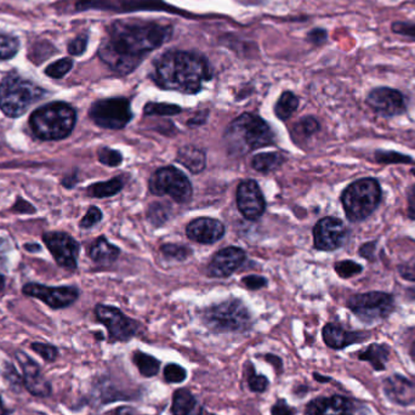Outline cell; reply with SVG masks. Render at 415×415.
Here are the masks:
<instances>
[{
  "instance_id": "obj_33",
  "label": "cell",
  "mask_w": 415,
  "mask_h": 415,
  "mask_svg": "<svg viewBox=\"0 0 415 415\" xmlns=\"http://www.w3.org/2000/svg\"><path fill=\"white\" fill-rule=\"evenodd\" d=\"M163 377L168 384H181L187 379V370L176 363H169L164 367Z\"/></svg>"
},
{
  "instance_id": "obj_48",
  "label": "cell",
  "mask_w": 415,
  "mask_h": 415,
  "mask_svg": "<svg viewBox=\"0 0 415 415\" xmlns=\"http://www.w3.org/2000/svg\"><path fill=\"white\" fill-rule=\"evenodd\" d=\"M399 271L403 278L415 282V258L410 259V261L401 265Z\"/></svg>"
},
{
  "instance_id": "obj_5",
  "label": "cell",
  "mask_w": 415,
  "mask_h": 415,
  "mask_svg": "<svg viewBox=\"0 0 415 415\" xmlns=\"http://www.w3.org/2000/svg\"><path fill=\"white\" fill-rule=\"evenodd\" d=\"M45 95V90L17 73L6 74L0 83V108L4 115L17 118Z\"/></svg>"
},
{
  "instance_id": "obj_49",
  "label": "cell",
  "mask_w": 415,
  "mask_h": 415,
  "mask_svg": "<svg viewBox=\"0 0 415 415\" xmlns=\"http://www.w3.org/2000/svg\"><path fill=\"white\" fill-rule=\"evenodd\" d=\"M307 39L315 45H321L327 40V32L322 28H315L307 34Z\"/></svg>"
},
{
  "instance_id": "obj_16",
  "label": "cell",
  "mask_w": 415,
  "mask_h": 415,
  "mask_svg": "<svg viewBox=\"0 0 415 415\" xmlns=\"http://www.w3.org/2000/svg\"><path fill=\"white\" fill-rule=\"evenodd\" d=\"M16 359L22 367L23 384L28 392L37 397H49L51 394V385L44 378L39 364L22 351L16 353Z\"/></svg>"
},
{
  "instance_id": "obj_35",
  "label": "cell",
  "mask_w": 415,
  "mask_h": 415,
  "mask_svg": "<svg viewBox=\"0 0 415 415\" xmlns=\"http://www.w3.org/2000/svg\"><path fill=\"white\" fill-rule=\"evenodd\" d=\"M72 67H73V60L72 58H61L56 62L51 63L50 66H47V69H45V74L49 75L50 78L61 79L69 73Z\"/></svg>"
},
{
  "instance_id": "obj_18",
  "label": "cell",
  "mask_w": 415,
  "mask_h": 415,
  "mask_svg": "<svg viewBox=\"0 0 415 415\" xmlns=\"http://www.w3.org/2000/svg\"><path fill=\"white\" fill-rule=\"evenodd\" d=\"M246 252L241 248L228 247L216 252L208 265V274L216 278H226L242 266Z\"/></svg>"
},
{
  "instance_id": "obj_17",
  "label": "cell",
  "mask_w": 415,
  "mask_h": 415,
  "mask_svg": "<svg viewBox=\"0 0 415 415\" xmlns=\"http://www.w3.org/2000/svg\"><path fill=\"white\" fill-rule=\"evenodd\" d=\"M367 102L380 116H399L405 110L403 95L400 91L390 88L372 90L367 97Z\"/></svg>"
},
{
  "instance_id": "obj_12",
  "label": "cell",
  "mask_w": 415,
  "mask_h": 415,
  "mask_svg": "<svg viewBox=\"0 0 415 415\" xmlns=\"http://www.w3.org/2000/svg\"><path fill=\"white\" fill-rule=\"evenodd\" d=\"M43 241L58 266L69 271L77 270L80 246L73 237L66 232H47L43 236Z\"/></svg>"
},
{
  "instance_id": "obj_37",
  "label": "cell",
  "mask_w": 415,
  "mask_h": 415,
  "mask_svg": "<svg viewBox=\"0 0 415 415\" xmlns=\"http://www.w3.org/2000/svg\"><path fill=\"white\" fill-rule=\"evenodd\" d=\"M170 206L162 204V203H153L148 208V219L154 226H162L164 222H167L170 213Z\"/></svg>"
},
{
  "instance_id": "obj_28",
  "label": "cell",
  "mask_w": 415,
  "mask_h": 415,
  "mask_svg": "<svg viewBox=\"0 0 415 415\" xmlns=\"http://www.w3.org/2000/svg\"><path fill=\"white\" fill-rule=\"evenodd\" d=\"M124 179L121 176H117L115 179L106 181V182H97L91 185L86 189V195L93 198H107L119 193L124 187Z\"/></svg>"
},
{
  "instance_id": "obj_63",
  "label": "cell",
  "mask_w": 415,
  "mask_h": 415,
  "mask_svg": "<svg viewBox=\"0 0 415 415\" xmlns=\"http://www.w3.org/2000/svg\"><path fill=\"white\" fill-rule=\"evenodd\" d=\"M412 173L414 174V175H415V169H414V170H413V171H412Z\"/></svg>"
},
{
  "instance_id": "obj_14",
  "label": "cell",
  "mask_w": 415,
  "mask_h": 415,
  "mask_svg": "<svg viewBox=\"0 0 415 415\" xmlns=\"http://www.w3.org/2000/svg\"><path fill=\"white\" fill-rule=\"evenodd\" d=\"M347 231L344 222L335 217H324L316 224L313 243L318 250L331 252L342 247L346 241Z\"/></svg>"
},
{
  "instance_id": "obj_11",
  "label": "cell",
  "mask_w": 415,
  "mask_h": 415,
  "mask_svg": "<svg viewBox=\"0 0 415 415\" xmlns=\"http://www.w3.org/2000/svg\"><path fill=\"white\" fill-rule=\"evenodd\" d=\"M95 316L108 331V340L115 342H126L137 337L140 331V323L124 315L119 309L113 306L99 304L95 307Z\"/></svg>"
},
{
  "instance_id": "obj_20",
  "label": "cell",
  "mask_w": 415,
  "mask_h": 415,
  "mask_svg": "<svg viewBox=\"0 0 415 415\" xmlns=\"http://www.w3.org/2000/svg\"><path fill=\"white\" fill-rule=\"evenodd\" d=\"M353 401L344 396L318 397L310 401L305 408V415H353Z\"/></svg>"
},
{
  "instance_id": "obj_30",
  "label": "cell",
  "mask_w": 415,
  "mask_h": 415,
  "mask_svg": "<svg viewBox=\"0 0 415 415\" xmlns=\"http://www.w3.org/2000/svg\"><path fill=\"white\" fill-rule=\"evenodd\" d=\"M284 158L276 152L260 153L252 158V167L260 173H270L283 164Z\"/></svg>"
},
{
  "instance_id": "obj_45",
  "label": "cell",
  "mask_w": 415,
  "mask_h": 415,
  "mask_svg": "<svg viewBox=\"0 0 415 415\" xmlns=\"http://www.w3.org/2000/svg\"><path fill=\"white\" fill-rule=\"evenodd\" d=\"M88 45V37L86 36H79L69 44V53L73 56H79L84 53Z\"/></svg>"
},
{
  "instance_id": "obj_41",
  "label": "cell",
  "mask_w": 415,
  "mask_h": 415,
  "mask_svg": "<svg viewBox=\"0 0 415 415\" xmlns=\"http://www.w3.org/2000/svg\"><path fill=\"white\" fill-rule=\"evenodd\" d=\"M31 347L34 353H37L47 362H54L58 358V347L53 346V345L43 344V342H33Z\"/></svg>"
},
{
  "instance_id": "obj_50",
  "label": "cell",
  "mask_w": 415,
  "mask_h": 415,
  "mask_svg": "<svg viewBox=\"0 0 415 415\" xmlns=\"http://www.w3.org/2000/svg\"><path fill=\"white\" fill-rule=\"evenodd\" d=\"M394 32L396 33H400L403 36H410V37H415V26L414 25H410V23H394Z\"/></svg>"
},
{
  "instance_id": "obj_15",
  "label": "cell",
  "mask_w": 415,
  "mask_h": 415,
  "mask_svg": "<svg viewBox=\"0 0 415 415\" xmlns=\"http://www.w3.org/2000/svg\"><path fill=\"white\" fill-rule=\"evenodd\" d=\"M237 206L246 219L257 220L263 216L266 202L259 185L254 180L242 181L237 189Z\"/></svg>"
},
{
  "instance_id": "obj_54",
  "label": "cell",
  "mask_w": 415,
  "mask_h": 415,
  "mask_svg": "<svg viewBox=\"0 0 415 415\" xmlns=\"http://www.w3.org/2000/svg\"><path fill=\"white\" fill-rule=\"evenodd\" d=\"M374 250H375V242L368 243L361 248L359 254L362 255L363 258L373 259Z\"/></svg>"
},
{
  "instance_id": "obj_58",
  "label": "cell",
  "mask_w": 415,
  "mask_h": 415,
  "mask_svg": "<svg viewBox=\"0 0 415 415\" xmlns=\"http://www.w3.org/2000/svg\"><path fill=\"white\" fill-rule=\"evenodd\" d=\"M313 378L318 383H329L331 380V377H324V375H321V374L318 373H313Z\"/></svg>"
},
{
  "instance_id": "obj_53",
  "label": "cell",
  "mask_w": 415,
  "mask_h": 415,
  "mask_svg": "<svg viewBox=\"0 0 415 415\" xmlns=\"http://www.w3.org/2000/svg\"><path fill=\"white\" fill-rule=\"evenodd\" d=\"M265 359H266L270 364H272L274 368L277 369L278 372H281V370L283 369V362H282V359H281L278 356L272 355V353H268V355L265 356Z\"/></svg>"
},
{
  "instance_id": "obj_36",
  "label": "cell",
  "mask_w": 415,
  "mask_h": 415,
  "mask_svg": "<svg viewBox=\"0 0 415 415\" xmlns=\"http://www.w3.org/2000/svg\"><path fill=\"white\" fill-rule=\"evenodd\" d=\"M161 252L165 258L176 261H184L192 254V250L189 248L180 244H164L161 248Z\"/></svg>"
},
{
  "instance_id": "obj_4",
  "label": "cell",
  "mask_w": 415,
  "mask_h": 415,
  "mask_svg": "<svg viewBox=\"0 0 415 415\" xmlns=\"http://www.w3.org/2000/svg\"><path fill=\"white\" fill-rule=\"evenodd\" d=\"M77 113L64 102H50L34 110L29 118L33 134L44 141L63 140L73 132Z\"/></svg>"
},
{
  "instance_id": "obj_3",
  "label": "cell",
  "mask_w": 415,
  "mask_h": 415,
  "mask_svg": "<svg viewBox=\"0 0 415 415\" xmlns=\"http://www.w3.org/2000/svg\"><path fill=\"white\" fill-rule=\"evenodd\" d=\"M274 132L261 117L243 113L227 126L224 135L227 152L232 157H243L258 148L274 143Z\"/></svg>"
},
{
  "instance_id": "obj_19",
  "label": "cell",
  "mask_w": 415,
  "mask_h": 415,
  "mask_svg": "<svg viewBox=\"0 0 415 415\" xmlns=\"http://www.w3.org/2000/svg\"><path fill=\"white\" fill-rule=\"evenodd\" d=\"M189 239L200 244H214L225 235V226L221 221L211 217H198L186 227Z\"/></svg>"
},
{
  "instance_id": "obj_55",
  "label": "cell",
  "mask_w": 415,
  "mask_h": 415,
  "mask_svg": "<svg viewBox=\"0 0 415 415\" xmlns=\"http://www.w3.org/2000/svg\"><path fill=\"white\" fill-rule=\"evenodd\" d=\"M8 247H9V244H8L5 239H4V238H0V268H4L6 261H8V260H6Z\"/></svg>"
},
{
  "instance_id": "obj_26",
  "label": "cell",
  "mask_w": 415,
  "mask_h": 415,
  "mask_svg": "<svg viewBox=\"0 0 415 415\" xmlns=\"http://www.w3.org/2000/svg\"><path fill=\"white\" fill-rule=\"evenodd\" d=\"M390 350L386 345L372 344L358 353V359L368 362L375 370L383 372L389 361Z\"/></svg>"
},
{
  "instance_id": "obj_40",
  "label": "cell",
  "mask_w": 415,
  "mask_h": 415,
  "mask_svg": "<svg viewBox=\"0 0 415 415\" xmlns=\"http://www.w3.org/2000/svg\"><path fill=\"white\" fill-rule=\"evenodd\" d=\"M97 157L101 163L105 164L107 167H118L123 162L121 153L113 148H101L97 152Z\"/></svg>"
},
{
  "instance_id": "obj_7",
  "label": "cell",
  "mask_w": 415,
  "mask_h": 415,
  "mask_svg": "<svg viewBox=\"0 0 415 415\" xmlns=\"http://www.w3.org/2000/svg\"><path fill=\"white\" fill-rule=\"evenodd\" d=\"M381 200V189L374 179H362L350 185L342 195V203L348 220H364L372 215Z\"/></svg>"
},
{
  "instance_id": "obj_31",
  "label": "cell",
  "mask_w": 415,
  "mask_h": 415,
  "mask_svg": "<svg viewBox=\"0 0 415 415\" xmlns=\"http://www.w3.org/2000/svg\"><path fill=\"white\" fill-rule=\"evenodd\" d=\"M247 384L249 390L255 394H263L270 386V380L266 375L257 373L252 362H247Z\"/></svg>"
},
{
  "instance_id": "obj_39",
  "label": "cell",
  "mask_w": 415,
  "mask_h": 415,
  "mask_svg": "<svg viewBox=\"0 0 415 415\" xmlns=\"http://www.w3.org/2000/svg\"><path fill=\"white\" fill-rule=\"evenodd\" d=\"M335 272H337L342 278H350L356 274L362 272V266L359 263L351 261V260H345V261H339L335 263Z\"/></svg>"
},
{
  "instance_id": "obj_38",
  "label": "cell",
  "mask_w": 415,
  "mask_h": 415,
  "mask_svg": "<svg viewBox=\"0 0 415 415\" xmlns=\"http://www.w3.org/2000/svg\"><path fill=\"white\" fill-rule=\"evenodd\" d=\"M294 130L299 137H310L320 130V123L313 117H306L295 126Z\"/></svg>"
},
{
  "instance_id": "obj_51",
  "label": "cell",
  "mask_w": 415,
  "mask_h": 415,
  "mask_svg": "<svg viewBox=\"0 0 415 415\" xmlns=\"http://www.w3.org/2000/svg\"><path fill=\"white\" fill-rule=\"evenodd\" d=\"M408 216L415 220V186L408 191Z\"/></svg>"
},
{
  "instance_id": "obj_57",
  "label": "cell",
  "mask_w": 415,
  "mask_h": 415,
  "mask_svg": "<svg viewBox=\"0 0 415 415\" xmlns=\"http://www.w3.org/2000/svg\"><path fill=\"white\" fill-rule=\"evenodd\" d=\"M25 249L27 252H37L42 250V248L37 243H32V244H25Z\"/></svg>"
},
{
  "instance_id": "obj_25",
  "label": "cell",
  "mask_w": 415,
  "mask_h": 415,
  "mask_svg": "<svg viewBox=\"0 0 415 415\" xmlns=\"http://www.w3.org/2000/svg\"><path fill=\"white\" fill-rule=\"evenodd\" d=\"M176 161L189 169L191 173H202L206 165L205 152L200 147L187 145L180 148L176 156Z\"/></svg>"
},
{
  "instance_id": "obj_2",
  "label": "cell",
  "mask_w": 415,
  "mask_h": 415,
  "mask_svg": "<svg viewBox=\"0 0 415 415\" xmlns=\"http://www.w3.org/2000/svg\"><path fill=\"white\" fill-rule=\"evenodd\" d=\"M211 75V66L203 55L176 49L158 58L153 71V79L162 89L184 94H197Z\"/></svg>"
},
{
  "instance_id": "obj_23",
  "label": "cell",
  "mask_w": 415,
  "mask_h": 415,
  "mask_svg": "<svg viewBox=\"0 0 415 415\" xmlns=\"http://www.w3.org/2000/svg\"><path fill=\"white\" fill-rule=\"evenodd\" d=\"M170 412L173 415H203V407L195 394L182 388L174 392Z\"/></svg>"
},
{
  "instance_id": "obj_43",
  "label": "cell",
  "mask_w": 415,
  "mask_h": 415,
  "mask_svg": "<svg viewBox=\"0 0 415 415\" xmlns=\"http://www.w3.org/2000/svg\"><path fill=\"white\" fill-rule=\"evenodd\" d=\"M377 161L381 163H412L413 162L410 157H405L400 153L394 152L377 153Z\"/></svg>"
},
{
  "instance_id": "obj_27",
  "label": "cell",
  "mask_w": 415,
  "mask_h": 415,
  "mask_svg": "<svg viewBox=\"0 0 415 415\" xmlns=\"http://www.w3.org/2000/svg\"><path fill=\"white\" fill-rule=\"evenodd\" d=\"M132 363L137 366L139 373L141 374L143 378L156 377L161 369V361H158L152 355L142 353L139 350L132 353Z\"/></svg>"
},
{
  "instance_id": "obj_10",
  "label": "cell",
  "mask_w": 415,
  "mask_h": 415,
  "mask_svg": "<svg viewBox=\"0 0 415 415\" xmlns=\"http://www.w3.org/2000/svg\"><path fill=\"white\" fill-rule=\"evenodd\" d=\"M348 309L366 323L383 321L394 311L392 296L381 292H370L351 296L347 301Z\"/></svg>"
},
{
  "instance_id": "obj_9",
  "label": "cell",
  "mask_w": 415,
  "mask_h": 415,
  "mask_svg": "<svg viewBox=\"0 0 415 415\" xmlns=\"http://www.w3.org/2000/svg\"><path fill=\"white\" fill-rule=\"evenodd\" d=\"M89 116L102 129L121 130L132 119L130 102L126 97H112L96 101L90 107Z\"/></svg>"
},
{
  "instance_id": "obj_8",
  "label": "cell",
  "mask_w": 415,
  "mask_h": 415,
  "mask_svg": "<svg viewBox=\"0 0 415 415\" xmlns=\"http://www.w3.org/2000/svg\"><path fill=\"white\" fill-rule=\"evenodd\" d=\"M150 191L154 195H169L178 203H187L192 198V185L179 169L164 167L158 169L150 179Z\"/></svg>"
},
{
  "instance_id": "obj_29",
  "label": "cell",
  "mask_w": 415,
  "mask_h": 415,
  "mask_svg": "<svg viewBox=\"0 0 415 415\" xmlns=\"http://www.w3.org/2000/svg\"><path fill=\"white\" fill-rule=\"evenodd\" d=\"M299 107V99L292 91H284L274 106V113L281 121H287Z\"/></svg>"
},
{
  "instance_id": "obj_22",
  "label": "cell",
  "mask_w": 415,
  "mask_h": 415,
  "mask_svg": "<svg viewBox=\"0 0 415 415\" xmlns=\"http://www.w3.org/2000/svg\"><path fill=\"white\" fill-rule=\"evenodd\" d=\"M322 335L327 346L331 347L333 350H342L353 344L364 342L367 337V334L364 333L346 331L342 327L334 323H328L324 326Z\"/></svg>"
},
{
  "instance_id": "obj_21",
  "label": "cell",
  "mask_w": 415,
  "mask_h": 415,
  "mask_svg": "<svg viewBox=\"0 0 415 415\" xmlns=\"http://www.w3.org/2000/svg\"><path fill=\"white\" fill-rule=\"evenodd\" d=\"M384 394L396 405H413L415 402V384L402 375H391L384 381Z\"/></svg>"
},
{
  "instance_id": "obj_34",
  "label": "cell",
  "mask_w": 415,
  "mask_h": 415,
  "mask_svg": "<svg viewBox=\"0 0 415 415\" xmlns=\"http://www.w3.org/2000/svg\"><path fill=\"white\" fill-rule=\"evenodd\" d=\"M20 43L12 36L0 33V60L14 58L19 51Z\"/></svg>"
},
{
  "instance_id": "obj_61",
  "label": "cell",
  "mask_w": 415,
  "mask_h": 415,
  "mask_svg": "<svg viewBox=\"0 0 415 415\" xmlns=\"http://www.w3.org/2000/svg\"><path fill=\"white\" fill-rule=\"evenodd\" d=\"M410 355H412V358H413V361L415 362V342L413 344V346H412V350H410Z\"/></svg>"
},
{
  "instance_id": "obj_42",
  "label": "cell",
  "mask_w": 415,
  "mask_h": 415,
  "mask_svg": "<svg viewBox=\"0 0 415 415\" xmlns=\"http://www.w3.org/2000/svg\"><path fill=\"white\" fill-rule=\"evenodd\" d=\"M101 220H102V211L97 206H90L89 211L85 214L79 225L82 228H91L95 225H97Z\"/></svg>"
},
{
  "instance_id": "obj_47",
  "label": "cell",
  "mask_w": 415,
  "mask_h": 415,
  "mask_svg": "<svg viewBox=\"0 0 415 415\" xmlns=\"http://www.w3.org/2000/svg\"><path fill=\"white\" fill-rule=\"evenodd\" d=\"M11 211L20 213V214H33V213H36V208L31 203L23 200L22 197H17L15 204L12 205Z\"/></svg>"
},
{
  "instance_id": "obj_32",
  "label": "cell",
  "mask_w": 415,
  "mask_h": 415,
  "mask_svg": "<svg viewBox=\"0 0 415 415\" xmlns=\"http://www.w3.org/2000/svg\"><path fill=\"white\" fill-rule=\"evenodd\" d=\"M145 115L146 116H175L181 112V107L169 104H157V102H148L145 106Z\"/></svg>"
},
{
  "instance_id": "obj_1",
  "label": "cell",
  "mask_w": 415,
  "mask_h": 415,
  "mask_svg": "<svg viewBox=\"0 0 415 415\" xmlns=\"http://www.w3.org/2000/svg\"><path fill=\"white\" fill-rule=\"evenodd\" d=\"M171 34L173 27L159 22H113L99 47V56L113 72L126 75L134 72L148 54L162 47Z\"/></svg>"
},
{
  "instance_id": "obj_24",
  "label": "cell",
  "mask_w": 415,
  "mask_h": 415,
  "mask_svg": "<svg viewBox=\"0 0 415 415\" xmlns=\"http://www.w3.org/2000/svg\"><path fill=\"white\" fill-rule=\"evenodd\" d=\"M121 254L119 248L110 244L105 237H99L89 248V257L94 263L99 265H110L115 263Z\"/></svg>"
},
{
  "instance_id": "obj_62",
  "label": "cell",
  "mask_w": 415,
  "mask_h": 415,
  "mask_svg": "<svg viewBox=\"0 0 415 415\" xmlns=\"http://www.w3.org/2000/svg\"><path fill=\"white\" fill-rule=\"evenodd\" d=\"M4 410V403H3V400H1V396H0V413L3 412Z\"/></svg>"
},
{
  "instance_id": "obj_6",
  "label": "cell",
  "mask_w": 415,
  "mask_h": 415,
  "mask_svg": "<svg viewBox=\"0 0 415 415\" xmlns=\"http://www.w3.org/2000/svg\"><path fill=\"white\" fill-rule=\"evenodd\" d=\"M202 321L214 333H244L252 328V320L247 306L241 300H225L206 307Z\"/></svg>"
},
{
  "instance_id": "obj_56",
  "label": "cell",
  "mask_w": 415,
  "mask_h": 415,
  "mask_svg": "<svg viewBox=\"0 0 415 415\" xmlns=\"http://www.w3.org/2000/svg\"><path fill=\"white\" fill-rule=\"evenodd\" d=\"M77 182H78L77 173H74L73 175H69V176H66V178L62 180V185L66 189H72V187L75 186Z\"/></svg>"
},
{
  "instance_id": "obj_46",
  "label": "cell",
  "mask_w": 415,
  "mask_h": 415,
  "mask_svg": "<svg viewBox=\"0 0 415 415\" xmlns=\"http://www.w3.org/2000/svg\"><path fill=\"white\" fill-rule=\"evenodd\" d=\"M242 283L248 289L257 290L265 287V285L268 284V279L263 278L261 276L252 274V276L244 277V278L242 279Z\"/></svg>"
},
{
  "instance_id": "obj_60",
  "label": "cell",
  "mask_w": 415,
  "mask_h": 415,
  "mask_svg": "<svg viewBox=\"0 0 415 415\" xmlns=\"http://www.w3.org/2000/svg\"><path fill=\"white\" fill-rule=\"evenodd\" d=\"M124 415H148V414H140V413H137L135 410H129V412H126Z\"/></svg>"
},
{
  "instance_id": "obj_59",
  "label": "cell",
  "mask_w": 415,
  "mask_h": 415,
  "mask_svg": "<svg viewBox=\"0 0 415 415\" xmlns=\"http://www.w3.org/2000/svg\"><path fill=\"white\" fill-rule=\"evenodd\" d=\"M5 288V277L0 274V293Z\"/></svg>"
},
{
  "instance_id": "obj_64",
  "label": "cell",
  "mask_w": 415,
  "mask_h": 415,
  "mask_svg": "<svg viewBox=\"0 0 415 415\" xmlns=\"http://www.w3.org/2000/svg\"><path fill=\"white\" fill-rule=\"evenodd\" d=\"M208 415H216V414H208Z\"/></svg>"
},
{
  "instance_id": "obj_13",
  "label": "cell",
  "mask_w": 415,
  "mask_h": 415,
  "mask_svg": "<svg viewBox=\"0 0 415 415\" xmlns=\"http://www.w3.org/2000/svg\"><path fill=\"white\" fill-rule=\"evenodd\" d=\"M23 294L43 301L54 310L66 309L74 304L79 298L77 287H47L40 283H27L22 288Z\"/></svg>"
},
{
  "instance_id": "obj_44",
  "label": "cell",
  "mask_w": 415,
  "mask_h": 415,
  "mask_svg": "<svg viewBox=\"0 0 415 415\" xmlns=\"http://www.w3.org/2000/svg\"><path fill=\"white\" fill-rule=\"evenodd\" d=\"M271 415H296V410L284 399H278L271 407Z\"/></svg>"
},
{
  "instance_id": "obj_52",
  "label": "cell",
  "mask_w": 415,
  "mask_h": 415,
  "mask_svg": "<svg viewBox=\"0 0 415 415\" xmlns=\"http://www.w3.org/2000/svg\"><path fill=\"white\" fill-rule=\"evenodd\" d=\"M208 113H209V112H206V110H202L200 113H197L193 118L189 119V126H192V128H195V126H202V124H204L205 121H206Z\"/></svg>"
}]
</instances>
